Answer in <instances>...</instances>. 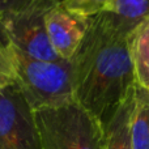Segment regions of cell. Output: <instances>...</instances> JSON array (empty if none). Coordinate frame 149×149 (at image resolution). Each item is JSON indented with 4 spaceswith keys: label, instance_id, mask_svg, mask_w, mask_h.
Listing matches in <instances>:
<instances>
[{
    "label": "cell",
    "instance_id": "obj_1",
    "mask_svg": "<svg viewBox=\"0 0 149 149\" xmlns=\"http://www.w3.org/2000/svg\"><path fill=\"white\" fill-rule=\"evenodd\" d=\"M131 37L105 12L88 18V29L71 59L74 101L107 123L136 85Z\"/></svg>",
    "mask_w": 149,
    "mask_h": 149
},
{
    "label": "cell",
    "instance_id": "obj_2",
    "mask_svg": "<svg viewBox=\"0 0 149 149\" xmlns=\"http://www.w3.org/2000/svg\"><path fill=\"white\" fill-rule=\"evenodd\" d=\"M7 77L33 111L59 107L74 101L71 60L47 62L28 55L9 45Z\"/></svg>",
    "mask_w": 149,
    "mask_h": 149
},
{
    "label": "cell",
    "instance_id": "obj_3",
    "mask_svg": "<svg viewBox=\"0 0 149 149\" xmlns=\"http://www.w3.org/2000/svg\"><path fill=\"white\" fill-rule=\"evenodd\" d=\"M42 149H103V124L73 101L34 111Z\"/></svg>",
    "mask_w": 149,
    "mask_h": 149
},
{
    "label": "cell",
    "instance_id": "obj_4",
    "mask_svg": "<svg viewBox=\"0 0 149 149\" xmlns=\"http://www.w3.org/2000/svg\"><path fill=\"white\" fill-rule=\"evenodd\" d=\"M0 149H42L34 111L13 84H0Z\"/></svg>",
    "mask_w": 149,
    "mask_h": 149
},
{
    "label": "cell",
    "instance_id": "obj_5",
    "mask_svg": "<svg viewBox=\"0 0 149 149\" xmlns=\"http://www.w3.org/2000/svg\"><path fill=\"white\" fill-rule=\"evenodd\" d=\"M60 0H34L28 8L4 22L9 43L28 55L47 62H60L50 45L46 15Z\"/></svg>",
    "mask_w": 149,
    "mask_h": 149
},
{
    "label": "cell",
    "instance_id": "obj_6",
    "mask_svg": "<svg viewBox=\"0 0 149 149\" xmlns=\"http://www.w3.org/2000/svg\"><path fill=\"white\" fill-rule=\"evenodd\" d=\"M88 29V18L65 9L58 3L46 15V30L50 45L63 60H71Z\"/></svg>",
    "mask_w": 149,
    "mask_h": 149
},
{
    "label": "cell",
    "instance_id": "obj_7",
    "mask_svg": "<svg viewBox=\"0 0 149 149\" xmlns=\"http://www.w3.org/2000/svg\"><path fill=\"white\" fill-rule=\"evenodd\" d=\"M136 86V85H135ZM135 105V88L103 124V149H134L131 137V118Z\"/></svg>",
    "mask_w": 149,
    "mask_h": 149
},
{
    "label": "cell",
    "instance_id": "obj_8",
    "mask_svg": "<svg viewBox=\"0 0 149 149\" xmlns=\"http://www.w3.org/2000/svg\"><path fill=\"white\" fill-rule=\"evenodd\" d=\"M105 13L116 28L131 37L149 18V0H110Z\"/></svg>",
    "mask_w": 149,
    "mask_h": 149
},
{
    "label": "cell",
    "instance_id": "obj_9",
    "mask_svg": "<svg viewBox=\"0 0 149 149\" xmlns=\"http://www.w3.org/2000/svg\"><path fill=\"white\" fill-rule=\"evenodd\" d=\"M131 137L134 149H149V90L137 84L131 118Z\"/></svg>",
    "mask_w": 149,
    "mask_h": 149
},
{
    "label": "cell",
    "instance_id": "obj_10",
    "mask_svg": "<svg viewBox=\"0 0 149 149\" xmlns=\"http://www.w3.org/2000/svg\"><path fill=\"white\" fill-rule=\"evenodd\" d=\"M130 51L136 84L149 90V18L131 36Z\"/></svg>",
    "mask_w": 149,
    "mask_h": 149
},
{
    "label": "cell",
    "instance_id": "obj_11",
    "mask_svg": "<svg viewBox=\"0 0 149 149\" xmlns=\"http://www.w3.org/2000/svg\"><path fill=\"white\" fill-rule=\"evenodd\" d=\"M60 3L65 9L89 18L105 12L110 0H62Z\"/></svg>",
    "mask_w": 149,
    "mask_h": 149
},
{
    "label": "cell",
    "instance_id": "obj_12",
    "mask_svg": "<svg viewBox=\"0 0 149 149\" xmlns=\"http://www.w3.org/2000/svg\"><path fill=\"white\" fill-rule=\"evenodd\" d=\"M34 0H1L0 1V12L3 16V21H7L12 16L20 13L25 8L33 3Z\"/></svg>",
    "mask_w": 149,
    "mask_h": 149
},
{
    "label": "cell",
    "instance_id": "obj_13",
    "mask_svg": "<svg viewBox=\"0 0 149 149\" xmlns=\"http://www.w3.org/2000/svg\"><path fill=\"white\" fill-rule=\"evenodd\" d=\"M0 1H1V0H0ZM10 43H9L8 34H7V29H5L4 21H3L1 12H0V50H1V49H7Z\"/></svg>",
    "mask_w": 149,
    "mask_h": 149
}]
</instances>
